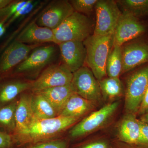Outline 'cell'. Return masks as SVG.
I'll list each match as a JSON object with an SVG mask.
<instances>
[{
	"label": "cell",
	"instance_id": "6da1fadb",
	"mask_svg": "<svg viewBox=\"0 0 148 148\" xmlns=\"http://www.w3.org/2000/svg\"><path fill=\"white\" fill-rule=\"evenodd\" d=\"M79 119L58 116L48 119L33 120L27 131L17 136V140L21 143H41L64 131Z\"/></svg>",
	"mask_w": 148,
	"mask_h": 148
},
{
	"label": "cell",
	"instance_id": "7a4b0ae2",
	"mask_svg": "<svg viewBox=\"0 0 148 148\" xmlns=\"http://www.w3.org/2000/svg\"><path fill=\"white\" fill-rule=\"evenodd\" d=\"M113 35L93 34L83 41L86 49V62L98 81L107 75L106 63L113 46Z\"/></svg>",
	"mask_w": 148,
	"mask_h": 148
},
{
	"label": "cell",
	"instance_id": "3957f363",
	"mask_svg": "<svg viewBox=\"0 0 148 148\" xmlns=\"http://www.w3.org/2000/svg\"><path fill=\"white\" fill-rule=\"evenodd\" d=\"M92 27V21L87 16L75 11L53 30V44L58 45L70 41L83 42L91 35Z\"/></svg>",
	"mask_w": 148,
	"mask_h": 148
},
{
	"label": "cell",
	"instance_id": "277c9868",
	"mask_svg": "<svg viewBox=\"0 0 148 148\" xmlns=\"http://www.w3.org/2000/svg\"><path fill=\"white\" fill-rule=\"evenodd\" d=\"M148 88V64L132 73L127 80L125 108L127 113H138Z\"/></svg>",
	"mask_w": 148,
	"mask_h": 148
},
{
	"label": "cell",
	"instance_id": "5b68a950",
	"mask_svg": "<svg viewBox=\"0 0 148 148\" xmlns=\"http://www.w3.org/2000/svg\"><path fill=\"white\" fill-rule=\"evenodd\" d=\"M58 45L55 44L41 45L34 49L27 58L13 71L17 75L32 74L43 71L53 64L57 54Z\"/></svg>",
	"mask_w": 148,
	"mask_h": 148
},
{
	"label": "cell",
	"instance_id": "8992f818",
	"mask_svg": "<svg viewBox=\"0 0 148 148\" xmlns=\"http://www.w3.org/2000/svg\"><path fill=\"white\" fill-rule=\"evenodd\" d=\"M95 9L96 19L93 35L114 34L122 13L117 2L113 0H98Z\"/></svg>",
	"mask_w": 148,
	"mask_h": 148
},
{
	"label": "cell",
	"instance_id": "52a82bcc",
	"mask_svg": "<svg viewBox=\"0 0 148 148\" xmlns=\"http://www.w3.org/2000/svg\"><path fill=\"white\" fill-rule=\"evenodd\" d=\"M73 77V73L61 62L53 64L33 81L31 90L34 93L47 88L66 85L71 83Z\"/></svg>",
	"mask_w": 148,
	"mask_h": 148
},
{
	"label": "cell",
	"instance_id": "ba28073f",
	"mask_svg": "<svg viewBox=\"0 0 148 148\" xmlns=\"http://www.w3.org/2000/svg\"><path fill=\"white\" fill-rule=\"evenodd\" d=\"M71 83L76 94L95 103L102 97L99 82L90 69L84 66L73 73Z\"/></svg>",
	"mask_w": 148,
	"mask_h": 148
},
{
	"label": "cell",
	"instance_id": "9c48e42d",
	"mask_svg": "<svg viewBox=\"0 0 148 148\" xmlns=\"http://www.w3.org/2000/svg\"><path fill=\"white\" fill-rule=\"evenodd\" d=\"M119 105L118 102H114L93 112L72 128L70 132L71 136L78 138L102 127L114 114Z\"/></svg>",
	"mask_w": 148,
	"mask_h": 148
},
{
	"label": "cell",
	"instance_id": "30bf717a",
	"mask_svg": "<svg viewBox=\"0 0 148 148\" xmlns=\"http://www.w3.org/2000/svg\"><path fill=\"white\" fill-rule=\"evenodd\" d=\"M75 12L69 1H51L37 18L39 26L53 30Z\"/></svg>",
	"mask_w": 148,
	"mask_h": 148
},
{
	"label": "cell",
	"instance_id": "8fae6325",
	"mask_svg": "<svg viewBox=\"0 0 148 148\" xmlns=\"http://www.w3.org/2000/svg\"><path fill=\"white\" fill-rule=\"evenodd\" d=\"M146 30L145 26L137 17L123 12L114 33L113 46L122 47L125 43L143 35Z\"/></svg>",
	"mask_w": 148,
	"mask_h": 148
},
{
	"label": "cell",
	"instance_id": "7c38bea8",
	"mask_svg": "<svg viewBox=\"0 0 148 148\" xmlns=\"http://www.w3.org/2000/svg\"><path fill=\"white\" fill-rule=\"evenodd\" d=\"M43 45L25 44L15 40L6 48L0 58V74L13 71L34 49Z\"/></svg>",
	"mask_w": 148,
	"mask_h": 148
},
{
	"label": "cell",
	"instance_id": "4fadbf2b",
	"mask_svg": "<svg viewBox=\"0 0 148 148\" xmlns=\"http://www.w3.org/2000/svg\"><path fill=\"white\" fill-rule=\"evenodd\" d=\"M61 62L73 73L83 67L86 60L83 42L70 41L58 45Z\"/></svg>",
	"mask_w": 148,
	"mask_h": 148
},
{
	"label": "cell",
	"instance_id": "5bb4252c",
	"mask_svg": "<svg viewBox=\"0 0 148 148\" xmlns=\"http://www.w3.org/2000/svg\"><path fill=\"white\" fill-rule=\"evenodd\" d=\"M123 69L126 73L140 66L148 64V42L137 41L122 47Z\"/></svg>",
	"mask_w": 148,
	"mask_h": 148
},
{
	"label": "cell",
	"instance_id": "9a60e30c",
	"mask_svg": "<svg viewBox=\"0 0 148 148\" xmlns=\"http://www.w3.org/2000/svg\"><path fill=\"white\" fill-rule=\"evenodd\" d=\"M15 40L30 45L53 43V31L46 27L39 26L36 21H33L20 32Z\"/></svg>",
	"mask_w": 148,
	"mask_h": 148
},
{
	"label": "cell",
	"instance_id": "2e32d148",
	"mask_svg": "<svg viewBox=\"0 0 148 148\" xmlns=\"http://www.w3.org/2000/svg\"><path fill=\"white\" fill-rule=\"evenodd\" d=\"M32 95L23 93L20 96L15 112V128L17 136L26 132L33 119Z\"/></svg>",
	"mask_w": 148,
	"mask_h": 148
},
{
	"label": "cell",
	"instance_id": "e0dca14e",
	"mask_svg": "<svg viewBox=\"0 0 148 148\" xmlns=\"http://www.w3.org/2000/svg\"><path fill=\"white\" fill-rule=\"evenodd\" d=\"M36 92H38L47 99L55 109L58 116L71 96L75 93L71 83L66 85L47 88Z\"/></svg>",
	"mask_w": 148,
	"mask_h": 148
},
{
	"label": "cell",
	"instance_id": "ac0fdd59",
	"mask_svg": "<svg viewBox=\"0 0 148 148\" xmlns=\"http://www.w3.org/2000/svg\"><path fill=\"white\" fill-rule=\"evenodd\" d=\"M140 121L135 114L127 113L123 118L118 129L120 140L123 142L136 145L140 137Z\"/></svg>",
	"mask_w": 148,
	"mask_h": 148
},
{
	"label": "cell",
	"instance_id": "d6986e66",
	"mask_svg": "<svg viewBox=\"0 0 148 148\" xmlns=\"http://www.w3.org/2000/svg\"><path fill=\"white\" fill-rule=\"evenodd\" d=\"M94 107V102L75 93L71 96L59 116L79 118Z\"/></svg>",
	"mask_w": 148,
	"mask_h": 148
},
{
	"label": "cell",
	"instance_id": "ffe728a7",
	"mask_svg": "<svg viewBox=\"0 0 148 148\" xmlns=\"http://www.w3.org/2000/svg\"><path fill=\"white\" fill-rule=\"evenodd\" d=\"M33 81L16 79L8 81L0 84V104L9 103L19 94L32 88Z\"/></svg>",
	"mask_w": 148,
	"mask_h": 148
},
{
	"label": "cell",
	"instance_id": "44dd1931",
	"mask_svg": "<svg viewBox=\"0 0 148 148\" xmlns=\"http://www.w3.org/2000/svg\"><path fill=\"white\" fill-rule=\"evenodd\" d=\"M33 120L53 118L58 116L56 111L47 99L38 92L32 95Z\"/></svg>",
	"mask_w": 148,
	"mask_h": 148
},
{
	"label": "cell",
	"instance_id": "7402d4cb",
	"mask_svg": "<svg viewBox=\"0 0 148 148\" xmlns=\"http://www.w3.org/2000/svg\"><path fill=\"white\" fill-rule=\"evenodd\" d=\"M122 69V47L113 46L106 63L107 75L109 77H119Z\"/></svg>",
	"mask_w": 148,
	"mask_h": 148
},
{
	"label": "cell",
	"instance_id": "603a6c76",
	"mask_svg": "<svg viewBox=\"0 0 148 148\" xmlns=\"http://www.w3.org/2000/svg\"><path fill=\"white\" fill-rule=\"evenodd\" d=\"M102 95L104 98L113 99L122 94L123 87L118 78H105L98 81Z\"/></svg>",
	"mask_w": 148,
	"mask_h": 148
},
{
	"label": "cell",
	"instance_id": "cb8c5ba5",
	"mask_svg": "<svg viewBox=\"0 0 148 148\" xmlns=\"http://www.w3.org/2000/svg\"><path fill=\"white\" fill-rule=\"evenodd\" d=\"M124 12L137 17L148 14V0H120L117 1Z\"/></svg>",
	"mask_w": 148,
	"mask_h": 148
},
{
	"label": "cell",
	"instance_id": "d4e9b609",
	"mask_svg": "<svg viewBox=\"0 0 148 148\" xmlns=\"http://www.w3.org/2000/svg\"><path fill=\"white\" fill-rule=\"evenodd\" d=\"M18 102H12L0 108V125L11 130L15 128V112Z\"/></svg>",
	"mask_w": 148,
	"mask_h": 148
},
{
	"label": "cell",
	"instance_id": "484cf974",
	"mask_svg": "<svg viewBox=\"0 0 148 148\" xmlns=\"http://www.w3.org/2000/svg\"><path fill=\"white\" fill-rule=\"evenodd\" d=\"M30 0L13 1L4 8L0 10V23L4 24L16 12L24 7L29 2Z\"/></svg>",
	"mask_w": 148,
	"mask_h": 148
},
{
	"label": "cell",
	"instance_id": "4316f807",
	"mask_svg": "<svg viewBox=\"0 0 148 148\" xmlns=\"http://www.w3.org/2000/svg\"><path fill=\"white\" fill-rule=\"evenodd\" d=\"M98 0H71L69 1L75 12L88 14L95 8Z\"/></svg>",
	"mask_w": 148,
	"mask_h": 148
},
{
	"label": "cell",
	"instance_id": "83f0119b",
	"mask_svg": "<svg viewBox=\"0 0 148 148\" xmlns=\"http://www.w3.org/2000/svg\"><path fill=\"white\" fill-rule=\"evenodd\" d=\"M140 137L136 147L140 148H148V124L140 119Z\"/></svg>",
	"mask_w": 148,
	"mask_h": 148
},
{
	"label": "cell",
	"instance_id": "f1b7e54d",
	"mask_svg": "<svg viewBox=\"0 0 148 148\" xmlns=\"http://www.w3.org/2000/svg\"><path fill=\"white\" fill-rule=\"evenodd\" d=\"M36 4L37 3L36 2H34L33 1L30 0L28 3L24 7L16 12L15 14H14L12 17L8 21L7 23L5 24V26H8L10 24L13 22L17 18L23 17V16L30 13L34 8Z\"/></svg>",
	"mask_w": 148,
	"mask_h": 148
},
{
	"label": "cell",
	"instance_id": "f546056e",
	"mask_svg": "<svg viewBox=\"0 0 148 148\" xmlns=\"http://www.w3.org/2000/svg\"><path fill=\"white\" fill-rule=\"evenodd\" d=\"M67 147L66 141L56 140L36 143L26 148H67Z\"/></svg>",
	"mask_w": 148,
	"mask_h": 148
},
{
	"label": "cell",
	"instance_id": "4dcf8cb0",
	"mask_svg": "<svg viewBox=\"0 0 148 148\" xmlns=\"http://www.w3.org/2000/svg\"><path fill=\"white\" fill-rule=\"evenodd\" d=\"M13 143L10 135L0 132V148H10Z\"/></svg>",
	"mask_w": 148,
	"mask_h": 148
},
{
	"label": "cell",
	"instance_id": "1f68e13d",
	"mask_svg": "<svg viewBox=\"0 0 148 148\" xmlns=\"http://www.w3.org/2000/svg\"><path fill=\"white\" fill-rule=\"evenodd\" d=\"M148 110V88L144 95L141 105L138 113L139 115L141 116L147 110Z\"/></svg>",
	"mask_w": 148,
	"mask_h": 148
},
{
	"label": "cell",
	"instance_id": "d6a6232c",
	"mask_svg": "<svg viewBox=\"0 0 148 148\" xmlns=\"http://www.w3.org/2000/svg\"><path fill=\"white\" fill-rule=\"evenodd\" d=\"M81 148H110L108 144L103 141L94 142L84 146Z\"/></svg>",
	"mask_w": 148,
	"mask_h": 148
},
{
	"label": "cell",
	"instance_id": "836d02e7",
	"mask_svg": "<svg viewBox=\"0 0 148 148\" xmlns=\"http://www.w3.org/2000/svg\"><path fill=\"white\" fill-rule=\"evenodd\" d=\"M12 1V0H0V10L4 8Z\"/></svg>",
	"mask_w": 148,
	"mask_h": 148
},
{
	"label": "cell",
	"instance_id": "e575fe53",
	"mask_svg": "<svg viewBox=\"0 0 148 148\" xmlns=\"http://www.w3.org/2000/svg\"><path fill=\"white\" fill-rule=\"evenodd\" d=\"M140 120L148 124V110L141 116Z\"/></svg>",
	"mask_w": 148,
	"mask_h": 148
},
{
	"label": "cell",
	"instance_id": "d590c367",
	"mask_svg": "<svg viewBox=\"0 0 148 148\" xmlns=\"http://www.w3.org/2000/svg\"><path fill=\"white\" fill-rule=\"evenodd\" d=\"M6 31V27L4 24L0 23V38L4 34Z\"/></svg>",
	"mask_w": 148,
	"mask_h": 148
},
{
	"label": "cell",
	"instance_id": "8d00e7d4",
	"mask_svg": "<svg viewBox=\"0 0 148 148\" xmlns=\"http://www.w3.org/2000/svg\"><path fill=\"white\" fill-rule=\"evenodd\" d=\"M130 148H140L138 147H132Z\"/></svg>",
	"mask_w": 148,
	"mask_h": 148
}]
</instances>
